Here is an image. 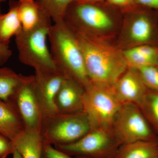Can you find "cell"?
Returning a JSON list of instances; mask_svg holds the SVG:
<instances>
[{
  "mask_svg": "<svg viewBox=\"0 0 158 158\" xmlns=\"http://www.w3.org/2000/svg\"><path fill=\"white\" fill-rule=\"evenodd\" d=\"M35 90L43 118L57 113L55 98L65 77L62 72L35 71Z\"/></svg>",
  "mask_w": 158,
  "mask_h": 158,
  "instance_id": "11",
  "label": "cell"
},
{
  "mask_svg": "<svg viewBox=\"0 0 158 158\" xmlns=\"http://www.w3.org/2000/svg\"><path fill=\"white\" fill-rule=\"evenodd\" d=\"M85 88L71 77H65L55 98L57 113L73 114L83 112Z\"/></svg>",
  "mask_w": 158,
  "mask_h": 158,
  "instance_id": "13",
  "label": "cell"
},
{
  "mask_svg": "<svg viewBox=\"0 0 158 158\" xmlns=\"http://www.w3.org/2000/svg\"><path fill=\"white\" fill-rule=\"evenodd\" d=\"M12 141L22 158H41L43 138L40 132L25 129Z\"/></svg>",
  "mask_w": 158,
  "mask_h": 158,
  "instance_id": "15",
  "label": "cell"
},
{
  "mask_svg": "<svg viewBox=\"0 0 158 158\" xmlns=\"http://www.w3.org/2000/svg\"><path fill=\"white\" fill-rule=\"evenodd\" d=\"M135 5L153 9L158 12V0H135Z\"/></svg>",
  "mask_w": 158,
  "mask_h": 158,
  "instance_id": "28",
  "label": "cell"
},
{
  "mask_svg": "<svg viewBox=\"0 0 158 158\" xmlns=\"http://www.w3.org/2000/svg\"><path fill=\"white\" fill-rule=\"evenodd\" d=\"M119 146L111 130L95 128L75 142L55 146L70 156L114 158Z\"/></svg>",
  "mask_w": 158,
  "mask_h": 158,
  "instance_id": "9",
  "label": "cell"
},
{
  "mask_svg": "<svg viewBox=\"0 0 158 158\" xmlns=\"http://www.w3.org/2000/svg\"><path fill=\"white\" fill-rule=\"evenodd\" d=\"M154 158H158V156H157L156 157H155Z\"/></svg>",
  "mask_w": 158,
  "mask_h": 158,
  "instance_id": "33",
  "label": "cell"
},
{
  "mask_svg": "<svg viewBox=\"0 0 158 158\" xmlns=\"http://www.w3.org/2000/svg\"><path fill=\"white\" fill-rule=\"evenodd\" d=\"M113 89L122 104L139 106L148 88L137 69L128 67L115 83Z\"/></svg>",
  "mask_w": 158,
  "mask_h": 158,
  "instance_id": "12",
  "label": "cell"
},
{
  "mask_svg": "<svg viewBox=\"0 0 158 158\" xmlns=\"http://www.w3.org/2000/svg\"><path fill=\"white\" fill-rule=\"evenodd\" d=\"M5 1H6V0H0V15L2 14L1 13V6H2V4Z\"/></svg>",
  "mask_w": 158,
  "mask_h": 158,
  "instance_id": "31",
  "label": "cell"
},
{
  "mask_svg": "<svg viewBox=\"0 0 158 158\" xmlns=\"http://www.w3.org/2000/svg\"><path fill=\"white\" fill-rule=\"evenodd\" d=\"M122 12L106 1L94 3L74 1L63 20L73 31L116 40L122 22Z\"/></svg>",
  "mask_w": 158,
  "mask_h": 158,
  "instance_id": "2",
  "label": "cell"
},
{
  "mask_svg": "<svg viewBox=\"0 0 158 158\" xmlns=\"http://www.w3.org/2000/svg\"><path fill=\"white\" fill-rule=\"evenodd\" d=\"M73 31L81 49L90 84L113 87L128 67L122 51L116 45V40Z\"/></svg>",
  "mask_w": 158,
  "mask_h": 158,
  "instance_id": "1",
  "label": "cell"
},
{
  "mask_svg": "<svg viewBox=\"0 0 158 158\" xmlns=\"http://www.w3.org/2000/svg\"><path fill=\"white\" fill-rule=\"evenodd\" d=\"M12 52L9 45L0 43V66H2L10 59Z\"/></svg>",
  "mask_w": 158,
  "mask_h": 158,
  "instance_id": "27",
  "label": "cell"
},
{
  "mask_svg": "<svg viewBox=\"0 0 158 158\" xmlns=\"http://www.w3.org/2000/svg\"><path fill=\"white\" fill-rule=\"evenodd\" d=\"M122 52L128 67L157 65L158 46L139 45L122 50Z\"/></svg>",
  "mask_w": 158,
  "mask_h": 158,
  "instance_id": "16",
  "label": "cell"
},
{
  "mask_svg": "<svg viewBox=\"0 0 158 158\" xmlns=\"http://www.w3.org/2000/svg\"><path fill=\"white\" fill-rule=\"evenodd\" d=\"M153 131L158 137V92L148 89L139 106Z\"/></svg>",
  "mask_w": 158,
  "mask_h": 158,
  "instance_id": "20",
  "label": "cell"
},
{
  "mask_svg": "<svg viewBox=\"0 0 158 158\" xmlns=\"http://www.w3.org/2000/svg\"><path fill=\"white\" fill-rule=\"evenodd\" d=\"M13 141L0 133V158H6L15 150Z\"/></svg>",
  "mask_w": 158,
  "mask_h": 158,
  "instance_id": "25",
  "label": "cell"
},
{
  "mask_svg": "<svg viewBox=\"0 0 158 158\" xmlns=\"http://www.w3.org/2000/svg\"><path fill=\"white\" fill-rule=\"evenodd\" d=\"M52 19L45 12L37 25L22 31L15 37L19 60L35 71L57 70L47 44Z\"/></svg>",
  "mask_w": 158,
  "mask_h": 158,
  "instance_id": "5",
  "label": "cell"
},
{
  "mask_svg": "<svg viewBox=\"0 0 158 158\" xmlns=\"http://www.w3.org/2000/svg\"><path fill=\"white\" fill-rule=\"evenodd\" d=\"M106 1L121 11L135 5V0H106Z\"/></svg>",
  "mask_w": 158,
  "mask_h": 158,
  "instance_id": "26",
  "label": "cell"
},
{
  "mask_svg": "<svg viewBox=\"0 0 158 158\" xmlns=\"http://www.w3.org/2000/svg\"><path fill=\"white\" fill-rule=\"evenodd\" d=\"M22 74L0 66V99L9 102L19 83Z\"/></svg>",
  "mask_w": 158,
  "mask_h": 158,
  "instance_id": "21",
  "label": "cell"
},
{
  "mask_svg": "<svg viewBox=\"0 0 158 158\" xmlns=\"http://www.w3.org/2000/svg\"><path fill=\"white\" fill-rule=\"evenodd\" d=\"M111 131L119 145L138 141H158L139 106L134 104L122 105Z\"/></svg>",
  "mask_w": 158,
  "mask_h": 158,
  "instance_id": "8",
  "label": "cell"
},
{
  "mask_svg": "<svg viewBox=\"0 0 158 158\" xmlns=\"http://www.w3.org/2000/svg\"><path fill=\"white\" fill-rule=\"evenodd\" d=\"M9 102L17 111L26 129L40 132L43 117L36 95L34 75H22Z\"/></svg>",
  "mask_w": 158,
  "mask_h": 158,
  "instance_id": "10",
  "label": "cell"
},
{
  "mask_svg": "<svg viewBox=\"0 0 158 158\" xmlns=\"http://www.w3.org/2000/svg\"><path fill=\"white\" fill-rule=\"evenodd\" d=\"M18 11L23 30L34 27L47 12L36 0H18Z\"/></svg>",
  "mask_w": 158,
  "mask_h": 158,
  "instance_id": "19",
  "label": "cell"
},
{
  "mask_svg": "<svg viewBox=\"0 0 158 158\" xmlns=\"http://www.w3.org/2000/svg\"><path fill=\"white\" fill-rule=\"evenodd\" d=\"M41 158H72L70 156L56 147L52 144L44 141Z\"/></svg>",
  "mask_w": 158,
  "mask_h": 158,
  "instance_id": "24",
  "label": "cell"
},
{
  "mask_svg": "<svg viewBox=\"0 0 158 158\" xmlns=\"http://www.w3.org/2000/svg\"><path fill=\"white\" fill-rule=\"evenodd\" d=\"M23 30L18 11L17 1L9 0V9L0 15V43L9 45L10 40Z\"/></svg>",
  "mask_w": 158,
  "mask_h": 158,
  "instance_id": "17",
  "label": "cell"
},
{
  "mask_svg": "<svg viewBox=\"0 0 158 158\" xmlns=\"http://www.w3.org/2000/svg\"><path fill=\"white\" fill-rule=\"evenodd\" d=\"M25 129L14 107L0 99V133L13 141Z\"/></svg>",
  "mask_w": 158,
  "mask_h": 158,
  "instance_id": "14",
  "label": "cell"
},
{
  "mask_svg": "<svg viewBox=\"0 0 158 158\" xmlns=\"http://www.w3.org/2000/svg\"><path fill=\"white\" fill-rule=\"evenodd\" d=\"M91 129L90 121L84 112L57 113L43 118L40 133L44 141L56 146L75 142Z\"/></svg>",
  "mask_w": 158,
  "mask_h": 158,
  "instance_id": "6",
  "label": "cell"
},
{
  "mask_svg": "<svg viewBox=\"0 0 158 158\" xmlns=\"http://www.w3.org/2000/svg\"><path fill=\"white\" fill-rule=\"evenodd\" d=\"M122 104L113 87L91 85L85 88L83 112L87 115L92 129L111 130L112 125Z\"/></svg>",
  "mask_w": 158,
  "mask_h": 158,
  "instance_id": "7",
  "label": "cell"
},
{
  "mask_svg": "<svg viewBox=\"0 0 158 158\" xmlns=\"http://www.w3.org/2000/svg\"><path fill=\"white\" fill-rule=\"evenodd\" d=\"M122 22L116 39L122 51L141 45L158 46V12L138 5L122 11Z\"/></svg>",
  "mask_w": 158,
  "mask_h": 158,
  "instance_id": "4",
  "label": "cell"
},
{
  "mask_svg": "<svg viewBox=\"0 0 158 158\" xmlns=\"http://www.w3.org/2000/svg\"><path fill=\"white\" fill-rule=\"evenodd\" d=\"M157 66H158V62L157 65Z\"/></svg>",
  "mask_w": 158,
  "mask_h": 158,
  "instance_id": "34",
  "label": "cell"
},
{
  "mask_svg": "<svg viewBox=\"0 0 158 158\" xmlns=\"http://www.w3.org/2000/svg\"><path fill=\"white\" fill-rule=\"evenodd\" d=\"M76 158H87L84 156H77Z\"/></svg>",
  "mask_w": 158,
  "mask_h": 158,
  "instance_id": "32",
  "label": "cell"
},
{
  "mask_svg": "<svg viewBox=\"0 0 158 158\" xmlns=\"http://www.w3.org/2000/svg\"><path fill=\"white\" fill-rule=\"evenodd\" d=\"M12 155H13V158H22L20 155L19 154V153L17 151H16V150H15Z\"/></svg>",
  "mask_w": 158,
  "mask_h": 158,
  "instance_id": "30",
  "label": "cell"
},
{
  "mask_svg": "<svg viewBox=\"0 0 158 158\" xmlns=\"http://www.w3.org/2000/svg\"></svg>",
  "mask_w": 158,
  "mask_h": 158,
  "instance_id": "35",
  "label": "cell"
},
{
  "mask_svg": "<svg viewBox=\"0 0 158 158\" xmlns=\"http://www.w3.org/2000/svg\"><path fill=\"white\" fill-rule=\"evenodd\" d=\"M50 16L53 22L64 19L66 10L75 0H36Z\"/></svg>",
  "mask_w": 158,
  "mask_h": 158,
  "instance_id": "22",
  "label": "cell"
},
{
  "mask_svg": "<svg viewBox=\"0 0 158 158\" xmlns=\"http://www.w3.org/2000/svg\"><path fill=\"white\" fill-rule=\"evenodd\" d=\"M106 0H75V1L80 2L94 3L98 2H103Z\"/></svg>",
  "mask_w": 158,
  "mask_h": 158,
  "instance_id": "29",
  "label": "cell"
},
{
  "mask_svg": "<svg viewBox=\"0 0 158 158\" xmlns=\"http://www.w3.org/2000/svg\"><path fill=\"white\" fill-rule=\"evenodd\" d=\"M158 156L157 141H138L122 144L114 158H154Z\"/></svg>",
  "mask_w": 158,
  "mask_h": 158,
  "instance_id": "18",
  "label": "cell"
},
{
  "mask_svg": "<svg viewBox=\"0 0 158 158\" xmlns=\"http://www.w3.org/2000/svg\"><path fill=\"white\" fill-rule=\"evenodd\" d=\"M148 89L158 92V67L157 65H148L136 68Z\"/></svg>",
  "mask_w": 158,
  "mask_h": 158,
  "instance_id": "23",
  "label": "cell"
},
{
  "mask_svg": "<svg viewBox=\"0 0 158 158\" xmlns=\"http://www.w3.org/2000/svg\"><path fill=\"white\" fill-rule=\"evenodd\" d=\"M48 39L57 69L73 78L85 88L89 87L90 84L81 49L73 31L63 20L52 24Z\"/></svg>",
  "mask_w": 158,
  "mask_h": 158,
  "instance_id": "3",
  "label": "cell"
}]
</instances>
